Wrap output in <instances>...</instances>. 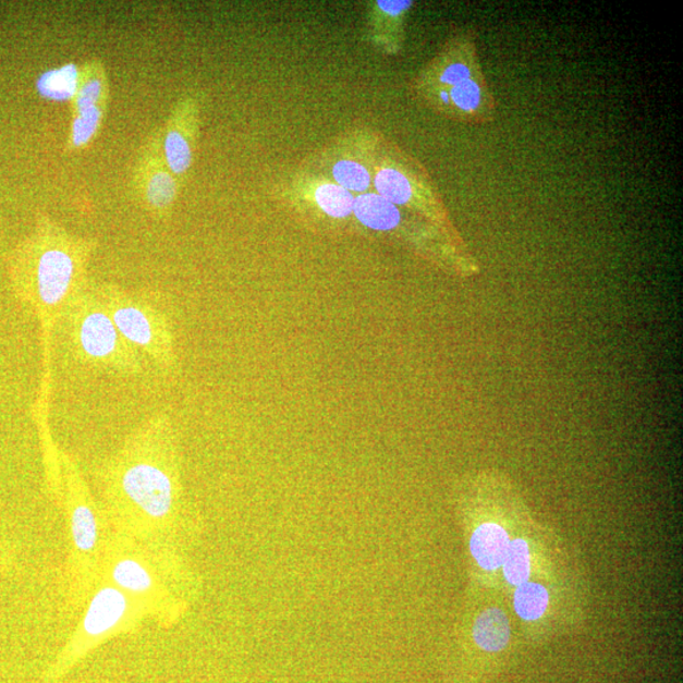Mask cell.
<instances>
[{
  "instance_id": "cell-1",
  "label": "cell",
  "mask_w": 683,
  "mask_h": 683,
  "mask_svg": "<svg viewBox=\"0 0 683 683\" xmlns=\"http://www.w3.org/2000/svg\"><path fill=\"white\" fill-rule=\"evenodd\" d=\"M373 192L400 209L426 219L455 245L467 247L455 230L443 196L427 169L383 137L376 148Z\"/></svg>"
},
{
  "instance_id": "cell-2",
  "label": "cell",
  "mask_w": 683,
  "mask_h": 683,
  "mask_svg": "<svg viewBox=\"0 0 683 683\" xmlns=\"http://www.w3.org/2000/svg\"><path fill=\"white\" fill-rule=\"evenodd\" d=\"M353 216L368 230L400 235L424 256L434 258L462 277H473L480 270L467 247L455 245L426 219L400 209L379 194L370 192L356 195Z\"/></svg>"
},
{
  "instance_id": "cell-3",
  "label": "cell",
  "mask_w": 683,
  "mask_h": 683,
  "mask_svg": "<svg viewBox=\"0 0 683 683\" xmlns=\"http://www.w3.org/2000/svg\"><path fill=\"white\" fill-rule=\"evenodd\" d=\"M29 279L39 304L58 308L76 289L90 255L89 243L46 219L29 247Z\"/></svg>"
},
{
  "instance_id": "cell-4",
  "label": "cell",
  "mask_w": 683,
  "mask_h": 683,
  "mask_svg": "<svg viewBox=\"0 0 683 683\" xmlns=\"http://www.w3.org/2000/svg\"><path fill=\"white\" fill-rule=\"evenodd\" d=\"M381 136L367 129L352 130L314 159L312 170L356 196L373 192L376 148Z\"/></svg>"
},
{
  "instance_id": "cell-5",
  "label": "cell",
  "mask_w": 683,
  "mask_h": 683,
  "mask_svg": "<svg viewBox=\"0 0 683 683\" xmlns=\"http://www.w3.org/2000/svg\"><path fill=\"white\" fill-rule=\"evenodd\" d=\"M483 73L475 31L460 28L413 77L410 88L413 98H417L427 93L449 90Z\"/></svg>"
},
{
  "instance_id": "cell-6",
  "label": "cell",
  "mask_w": 683,
  "mask_h": 683,
  "mask_svg": "<svg viewBox=\"0 0 683 683\" xmlns=\"http://www.w3.org/2000/svg\"><path fill=\"white\" fill-rule=\"evenodd\" d=\"M183 187L164 161L161 127H157L141 145L133 163V193L148 214L163 218L174 209Z\"/></svg>"
},
{
  "instance_id": "cell-7",
  "label": "cell",
  "mask_w": 683,
  "mask_h": 683,
  "mask_svg": "<svg viewBox=\"0 0 683 683\" xmlns=\"http://www.w3.org/2000/svg\"><path fill=\"white\" fill-rule=\"evenodd\" d=\"M203 94L185 92L170 109L161 127L162 153L172 174L183 186L193 168L202 127Z\"/></svg>"
},
{
  "instance_id": "cell-8",
  "label": "cell",
  "mask_w": 683,
  "mask_h": 683,
  "mask_svg": "<svg viewBox=\"0 0 683 683\" xmlns=\"http://www.w3.org/2000/svg\"><path fill=\"white\" fill-rule=\"evenodd\" d=\"M414 99L428 111L454 122L484 125L497 118V99L484 73L449 90L427 93Z\"/></svg>"
},
{
  "instance_id": "cell-9",
  "label": "cell",
  "mask_w": 683,
  "mask_h": 683,
  "mask_svg": "<svg viewBox=\"0 0 683 683\" xmlns=\"http://www.w3.org/2000/svg\"><path fill=\"white\" fill-rule=\"evenodd\" d=\"M122 490L133 504L154 517L163 520L174 502V486L170 476L154 463L138 462L124 471Z\"/></svg>"
},
{
  "instance_id": "cell-10",
  "label": "cell",
  "mask_w": 683,
  "mask_h": 683,
  "mask_svg": "<svg viewBox=\"0 0 683 683\" xmlns=\"http://www.w3.org/2000/svg\"><path fill=\"white\" fill-rule=\"evenodd\" d=\"M413 0H374L366 8L365 38L385 57H399L406 39V23Z\"/></svg>"
},
{
  "instance_id": "cell-11",
  "label": "cell",
  "mask_w": 683,
  "mask_h": 683,
  "mask_svg": "<svg viewBox=\"0 0 683 683\" xmlns=\"http://www.w3.org/2000/svg\"><path fill=\"white\" fill-rule=\"evenodd\" d=\"M290 193L292 199L302 200L336 221L350 218L355 209V195L312 169L295 176Z\"/></svg>"
},
{
  "instance_id": "cell-12",
  "label": "cell",
  "mask_w": 683,
  "mask_h": 683,
  "mask_svg": "<svg viewBox=\"0 0 683 683\" xmlns=\"http://www.w3.org/2000/svg\"><path fill=\"white\" fill-rule=\"evenodd\" d=\"M78 349L92 361H112L122 349V336L108 312L86 310L76 329Z\"/></svg>"
},
{
  "instance_id": "cell-13",
  "label": "cell",
  "mask_w": 683,
  "mask_h": 683,
  "mask_svg": "<svg viewBox=\"0 0 683 683\" xmlns=\"http://www.w3.org/2000/svg\"><path fill=\"white\" fill-rule=\"evenodd\" d=\"M130 599L115 586H103L89 603L83 620V635L86 641L96 642L117 631L127 617Z\"/></svg>"
},
{
  "instance_id": "cell-14",
  "label": "cell",
  "mask_w": 683,
  "mask_h": 683,
  "mask_svg": "<svg viewBox=\"0 0 683 683\" xmlns=\"http://www.w3.org/2000/svg\"><path fill=\"white\" fill-rule=\"evenodd\" d=\"M108 310L122 339L145 350H156L160 337L157 324L143 306L132 302H115Z\"/></svg>"
},
{
  "instance_id": "cell-15",
  "label": "cell",
  "mask_w": 683,
  "mask_h": 683,
  "mask_svg": "<svg viewBox=\"0 0 683 683\" xmlns=\"http://www.w3.org/2000/svg\"><path fill=\"white\" fill-rule=\"evenodd\" d=\"M111 103V83L105 62L99 58H90L82 65V81L73 103L70 105L72 113L85 111V109L109 106Z\"/></svg>"
},
{
  "instance_id": "cell-16",
  "label": "cell",
  "mask_w": 683,
  "mask_h": 683,
  "mask_svg": "<svg viewBox=\"0 0 683 683\" xmlns=\"http://www.w3.org/2000/svg\"><path fill=\"white\" fill-rule=\"evenodd\" d=\"M508 532L497 523H485L477 527L469 539V551L485 571H497L504 562L510 545Z\"/></svg>"
},
{
  "instance_id": "cell-17",
  "label": "cell",
  "mask_w": 683,
  "mask_h": 683,
  "mask_svg": "<svg viewBox=\"0 0 683 683\" xmlns=\"http://www.w3.org/2000/svg\"><path fill=\"white\" fill-rule=\"evenodd\" d=\"M82 81V65L66 62L46 70L36 81L38 96L53 103L72 105Z\"/></svg>"
},
{
  "instance_id": "cell-18",
  "label": "cell",
  "mask_w": 683,
  "mask_h": 683,
  "mask_svg": "<svg viewBox=\"0 0 683 683\" xmlns=\"http://www.w3.org/2000/svg\"><path fill=\"white\" fill-rule=\"evenodd\" d=\"M109 106H98L72 113V121L64 145L66 155H75L88 148L99 136Z\"/></svg>"
},
{
  "instance_id": "cell-19",
  "label": "cell",
  "mask_w": 683,
  "mask_h": 683,
  "mask_svg": "<svg viewBox=\"0 0 683 683\" xmlns=\"http://www.w3.org/2000/svg\"><path fill=\"white\" fill-rule=\"evenodd\" d=\"M509 618L498 608L486 609L477 617L474 626L476 646L488 654H499L510 642Z\"/></svg>"
},
{
  "instance_id": "cell-20",
  "label": "cell",
  "mask_w": 683,
  "mask_h": 683,
  "mask_svg": "<svg viewBox=\"0 0 683 683\" xmlns=\"http://www.w3.org/2000/svg\"><path fill=\"white\" fill-rule=\"evenodd\" d=\"M112 580L117 588L129 595H145L154 588L151 572L133 559L118 561L112 570Z\"/></svg>"
},
{
  "instance_id": "cell-21",
  "label": "cell",
  "mask_w": 683,
  "mask_h": 683,
  "mask_svg": "<svg viewBox=\"0 0 683 683\" xmlns=\"http://www.w3.org/2000/svg\"><path fill=\"white\" fill-rule=\"evenodd\" d=\"M514 610L524 622H536L546 614L549 606V594L544 585L525 583L515 587Z\"/></svg>"
},
{
  "instance_id": "cell-22",
  "label": "cell",
  "mask_w": 683,
  "mask_h": 683,
  "mask_svg": "<svg viewBox=\"0 0 683 683\" xmlns=\"http://www.w3.org/2000/svg\"><path fill=\"white\" fill-rule=\"evenodd\" d=\"M530 563V551L527 540L522 538L510 540L505 559L501 566L507 583L514 587L528 583L532 572Z\"/></svg>"
},
{
  "instance_id": "cell-23",
  "label": "cell",
  "mask_w": 683,
  "mask_h": 683,
  "mask_svg": "<svg viewBox=\"0 0 683 683\" xmlns=\"http://www.w3.org/2000/svg\"><path fill=\"white\" fill-rule=\"evenodd\" d=\"M72 536L75 547L82 552H92L99 538L96 514L86 505H78L72 514Z\"/></svg>"
}]
</instances>
